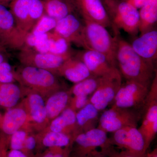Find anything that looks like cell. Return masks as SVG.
Segmentation results:
<instances>
[{"instance_id": "cell-29", "label": "cell", "mask_w": 157, "mask_h": 157, "mask_svg": "<svg viewBox=\"0 0 157 157\" xmlns=\"http://www.w3.org/2000/svg\"><path fill=\"white\" fill-rule=\"evenodd\" d=\"M100 81V77L91 76L75 83L70 91L73 96L83 95L89 97L95 91Z\"/></svg>"}, {"instance_id": "cell-18", "label": "cell", "mask_w": 157, "mask_h": 157, "mask_svg": "<svg viewBox=\"0 0 157 157\" xmlns=\"http://www.w3.org/2000/svg\"><path fill=\"white\" fill-rule=\"evenodd\" d=\"M131 45L140 57L154 66L157 54L156 30L152 29L141 34L133 41Z\"/></svg>"}, {"instance_id": "cell-36", "label": "cell", "mask_w": 157, "mask_h": 157, "mask_svg": "<svg viewBox=\"0 0 157 157\" xmlns=\"http://www.w3.org/2000/svg\"><path fill=\"white\" fill-rule=\"evenodd\" d=\"M6 157H29L25 153L20 150H10L7 151Z\"/></svg>"}, {"instance_id": "cell-37", "label": "cell", "mask_w": 157, "mask_h": 157, "mask_svg": "<svg viewBox=\"0 0 157 157\" xmlns=\"http://www.w3.org/2000/svg\"><path fill=\"white\" fill-rule=\"evenodd\" d=\"M5 137L0 138V157H6L7 155V145Z\"/></svg>"}, {"instance_id": "cell-46", "label": "cell", "mask_w": 157, "mask_h": 157, "mask_svg": "<svg viewBox=\"0 0 157 157\" xmlns=\"http://www.w3.org/2000/svg\"><path fill=\"white\" fill-rule=\"evenodd\" d=\"M104 1V2H106V1H107V0H102V1Z\"/></svg>"}, {"instance_id": "cell-11", "label": "cell", "mask_w": 157, "mask_h": 157, "mask_svg": "<svg viewBox=\"0 0 157 157\" xmlns=\"http://www.w3.org/2000/svg\"><path fill=\"white\" fill-rule=\"evenodd\" d=\"M72 144L75 145V157L85 156L97 151L103 152L111 145L107 133L98 128L76 135Z\"/></svg>"}, {"instance_id": "cell-31", "label": "cell", "mask_w": 157, "mask_h": 157, "mask_svg": "<svg viewBox=\"0 0 157 157\" xmlns=\"http://www.w3.org/2000/svg\"><path fill=\"white\" fill-rule=\"evenodd\" d=\"M28 135L25 131L21 129L10 135L9 142L10 150H22L24 144Z\"/></svg>"}, {"instance_id": "cell-14", "label": "cell", "mask_w": 157, "mask_h": 157, "mask_svg": "<svg viewBox=\"0 0 157 157\" xmlns=\"http://www.w3.org/2000/svg\"><path fill=\"white\" fill-rule=\"evenodd\" d=\"M70 44L53 31L39 36L28 35L24 46L42 53L62 55L70 52Z\"/></svg>"}, {"instance_id": "cell-41", "label": "cell", "mask_w": 157, "mask_h": 157, "mask_svg": "<svg viewBox=\"0 0 157 157\" xmlns=\"http://www.w3.org/2000/svg\"><path fill=\"white\" fill-rule=\"evenodd\" d=\"M8 58H7V52L0 51V63L3 62L7 61Z\"/></svg>"}, {"instance_id": "cell-33", "label": "cell", "mask_w": 157, "mask_h": 157, "mask_svg": "<svg viewBox=\"0 0 157 157\" xmlns=\"http://www.w3.org/2000/svg\"><path fill=\"white\" fill-rule=\"evenodd\" d=\"M38 141L36 137L33 135H28L24 144L21 151L29 157L33 156V151L36 149Z\"/></svg>"}, {"instance_id": "cell-10", "label": "cell", "mask_w": 157, "mask_h": 157, "mask_svg": "<svg viewBox=\"0 0 157 157\" xmlns=\"http://www.w3.org/2000/svg\"><path fill=\"white\" fill-rule=\"evenodd\" d=\"M72 56L70 52L62 55L42 53L23 46L17 55L21 63L25 66L35 67L56 73L59 68L68 59Z\"/></svg>"}, {"instance_id": "cell-9", "label": "cell", "mask_w": 157, "mask_h": 157, "mask_svg": "<svg viewBox=\"0 0 157 157\" xmlns=\"http://www.w3.org/2000/svg\"><path fill=\"white\" fill-rule=\"evenodd\" d=\"M121 74L117 68L100 77L95 91L90 96V102L99 110L103 111L113 102L122 83Z\"/></svg>"}, {"instance_id": "cell-21", "label": "cell", "mask_w": 157, "mask_h": 157, "mask_svg": "<svg viewBox=\"0 0 157 157\" xmlns=\"http://www.w3.org/2000/svg\"><path fill=\"white\" fill-rule=\"evenodd\" d=\"M99 112L90 102L77 111L76 130L73 138L78 134L97 128L100 117Z\"/></svg>"}, {"instance_id": "cell-35", "label": "cell", "mask_w": 157, "mask_h": 157, "mask_svg": "<svg viewBox=\"0 0 157 157\" xmlns=\"http://www.w3.org/2000/svg\"><path fill=\"white\" fill-rule=\"evenodd\" d=\"M16 81L14 75V71L3 73L0 75V83H14Z\"/></svg>"}, {"instance_id": "cell-34", "label": "cell", "mask_w": 157, "mask_h": 157, "mask_svg": "<svg viewBox=\"0 0 157 157\" xmlns=\"http://www.w3.org/2000/svg\"><path fill=\"white\" fill-rule=\"evenodd\" d=\"M71 146L66 148H49V150L40 157H69Z\"/></svg>"}, {"instance_id": "cell-17", "label": "cell", "mask_w": 157, "mask_h": 157, "mask_svg": "<svg viewBox=\"0 0 157 157\" xmlns=\"http://www.w3.org/2000/svg\"><path fill=\"white\" fill-rule=\"evenodd\" d=\"M77 58L84 63L93 76H104L117 68L109 63L105 56L96 51L86 49Z\"/></svg>"}, {"instance_id": "cell-16", "label": "cell", "mask_w": 157, "mask_h": 157, "mask_svg": "<svg viewBox=\"0 0 157 157\" xmlns=\"http://www.w3.org/2000/svg\"><path fill=\"white\" fill-rule=\"evenodd\" d=\"M84 20L97 23L107 28L112 22L102 0H75Z\"/></svg>"}, {"instance_id": "cell-30", "label": "cell", "mask_w": 157, "mask_h": 157, "mask_svg": "<svg viewBox=\"0 0 157 157\" xmlns=\"http://www.w3.org/2000/svg\"><path fill=\"white\" fill-rule=\"evenodd\" d=\"M57 21L56 20L44 14L28 35L37 37L45 35L54 29Z\"/></svg>"}, {"instance_id": "cell-40", "label": "cell", "mask_w": 157, "mask_h": 157, "mask_svg": "<svg viewBox=\"0 0 157 157\" xmlns=\"http://www.w3.org/2000/svg\"><path fill=\"white\" fill-rule=\"evenodd\" d=\"M103 152L107 157H119L117 154L115 149L111 145L106 147Z\"/></svg>"}, {"instance_id": "cell-5", "label": "cell", "mask_w": 157, "mask_h": 157, "mask_svg": "<svg viewBox=\"0 0 157 157\" xmlns=\"http://www.w3.org/2000/svg\"><path fill=\"white\" fill-rule=\"evenodd\" d=\"M105 5L110 13L112 25L117 29L123 30L131 35L139 32V14L138 9L125 1L118 2L109 0Z\"/></svg>"}, {"instance_id": "cell-7", "label": "cell", "mask_w": 157, "mask_h": 157, "mask_svg": "<svg viewBox=\"0 0 157 157\" xmlns=\"http://www.w3.org/2000/svg\"><path fill=\"white\" fill-rule=\"evenodd\" d=\"M142 123L138 129L141 133L147 151L155 139L157 133V77L151 82L149 91L143 108Z\"/></svg>"}, {"instance_id": "cell-8", "label": "cell", "mask_w": 157, "mask_h": 157, "mask_svg": "<svg viewBox=\"0 0 157 157\" xmlns=\"http://www.w3.org/2000/svg\"><path fill=\"white\" fill-rule=\"evenodd\" d=\"M140 114L134 109L121 108L112 105L99 117L97 128L106 133H114L128 126L137 127Z\"/></svg>"}, {"instance_id": "cell-27", "label": "cell", "mask_w": 157, "mask_h": 157, "mask_svg": "<svg viewBox=\"0 0 157 157\" xmlns=\"http://www.w3.org/2000/svg\"><path fill=\"white\" fill-rule=\"evenodd\" d=\"M45 14L58 21L72 13L73 8L67 0H42Z\"/></svg>"}, {"instance_id": "cell-47", "label": "cell", "mask_w": 157, "mask_h": 157, "mask_svg": "<svg viewBox=\"0 0 157 157\" xmlns=\"http://www.w3.org/2000/svg\"></svg>"}, {"instance_id": "cell-32", "label": "cell", "mask_w": 157, "mask_h": 157, "mask_svg": "<svg viewBox=\"0 0 157 157\" xmlns=\"http://www.w3.org/2000/svg\"><path fill=\"white\" fill-rule=\"evenodd\" d=\"M90 98V97L86 96H74L70 98L68 107L76 112L89 103Z\"/></svg>"}, {"instance_id": "cell-45", "label": "cell", "mask_w": 157, "mask_h": 157, "mask_svg": "<svg viewBox=\"0 0 157 157\" xmlns=\"http://www.w3.org/2000/svg\"><path fill=\"white\" fill-rule=\"evenodd\" d=\"M2 115H1V113H0V121H1V118H2Z\"/></svg>"}, {"instance_id": "cell-38", "label": "cell", "mask_w": 157, "mask_h": 157, "mask_svg": "<svg viewBox=\"0 0 157 157\" xmlns=\"http://www.w3.org/2000/svg\"><path fill=\"white\" fill-rule=\"evenodd\" d=\"M11 71H13L12 66L8 61L3 62L0 63V75Z\"/></svg>"}, {"instance_id": "cell-12", "label": "cell", "mask_w": 157, "mask_h": 157, "mask_svg": "<svg viewBox=\"0 0 157 157\" xmlns=\"http://www.w3.org/2000/svg\"><path fill=\"white\" fill-rule=\"evenodd\" d=\"M112 146H116L136 157H144L146 151L145 144L137 127L128 126L113 133L109 138Z\"/></svg>"}, {"instance_id": "cell-25", "label": "cell", "mask_w": 157, "mask_h": 157, "mask_svg": "<svg viewBox=\"0 0 157 157\" xmlns=\"http://www.w3.org/2000/svg\"><path fill=\"white\" fill-rule=\"evenodd\" d=\"M139 11V32L141 34L153 29L157 21V0H148Z\"/></svg>"}, {"instance_id": "cell-15", "label": "cell", "mask_w": 157, "mask_h": 157, "mask_svg": "<svg viewBox=\"0 0 157 157\" xmlns=\"http://www.w3.org/2000/svg\"><path fill=\"white\" fill-rule=\"evenodd\" d=\"M83 28L84 25L82 24L78 17L71 13L57 21L53 31L69 43L85 48Z\"/></svg>"}, {"instance_id": "cell-26", "label": "cell", "mask_w": 157, "mask_h": 157, "mask_svg": "<svg viewBox=\"0 0 157 157\" xmlns=\"http://www.w3.org/2000/svg\"><path fill=\"white\" fill-rule=\"evenodd\" d=\"M22 93V89L15 83H0V107L9 109L14 107Z\"/></svg>"}, {"instance_id": "cell-6", "label": "cell", "mask_w": 157, "mask_h": 157, "mask_svg": "<svg viewBox=\"0 0 157 157\" xmlns=\"http://www.w3.org/2000/svg\"><path fill=\"white\" fill-rule=\"evenodd\" d=\"M151 83L126 80L122 83L113 105L121 108L137 110L143 108Z\"/></svg>"}, {"instance_id": "cell-39", "label": "cell", "mask_w": 157, "mask_h": 157, "mask_svg": "<svg viewBox=\"0 0 157 157\" xmlns=\"http://www.w3.org/2000/svg\"><path fill=\"white\" fill-rule=\"evenodd\" d=\"M148 0H124L127 2L132 5L136 9H140Z\"/></svg>"}, {"instance_id": "cell-2", "label": "cell", "mask_w": 157, "mask_h": 157, "mask_svg": "<svg viewBox=\"0 0 157 157\" xmlns=\"http://www.w3.org/2000/svg\"><path fill=\"white\" fill-rule=\"evenodd\" d=\"M84 21L85 48L103 54L113 66L117 67L116 58L117 47L116 36L112 37L106 28L101 25Z\"/></svg>"}, {"instance_id": "cell-4", "label": "cell", "mask_w": 157, "mask_h": 157, "mask_svg": "<svg viewBox=\"0 0 157 157\" xmlns=\"http://www.w3.org/2000/svg\"><path fill=\"white\" fill-rule=\"evenodd\" d=\"M10 10L17 29L26 36L45 14L42 0H13Z\"/></svg>"}, {"instance_id": "cell-43", "label": "cell", "mask_w": 157, "mask_h": 157, "mask_svg": "<svg viewBox=\"0 0 157 157\" xmlns=\"http://www.w3.org/2000/svg\"><path fill=\"white\" fill-rule=\"evenodd\" d=\"M0 51H2L4 52H7L6 47L3 45L2 42H1V40H0Z\"/></svg>"}, {"instance_id": "cell-22", "label": "cell", "mask_w": 157, "mask_h": 157, "mask_svg": "<svg viewBox=\"0 0 157 157\" xmlns=\"http://www.w3.org/2000/svg\"><path fill=\"white\" fill-rule=\"evenodd\" d=\"M71 95L70 91L61 90L49 95L45 102L47 120H52L68 107Z\"/></svg>"}, {"instance_id": "cell-19", "label": "cell", "mask_w": 157, "mask_h": 157, "mask_svg": "<svg viewBox=\"0 0 157 157\" xmlns=\"http://www.w3.org/2000/svg\"><path fill=\"white\" fill-rule=\"evenodd\" d=\"M56 73L75 84L93 76L84 63L73 56L63 63Z\"/></svg>"}, {"instance_id": "cell-44", "label": "cell", "mask_w": 157, "mask_h": 157, "mask_svg": "<svg viewBox=\"0 0 157 157\" xmlns=\"http://www.w3.org/2000/svg\"><path fill=\"white\" fill-rule=\"evenodd\" d=\"M13 0H0V3L2 2H11Z\"/></svg>"}, {"instance_id": "cell-20", "label": "cell", "mask_w": 157, "mask_h": 157, "mask_svg": "<svg viewBox=\"0 0 157 157\" xmlns=\"http://www.w3.org/2000/svg\"><path fill=\"white\" fill-rule=\"evenodd\" d=\"M28 113L22 107H12L2 116L0 129L6 135H11L21 128L27 121Z\"/></svg>"}, {"instance_id": "cell-3", "label": "cell", "mask_w": 157, "mask_h": 157, "mask_svg": "<svg viewBox=\"0 0 157 157\" xmlns=\"http://www.w3.org/2000/svg\"><path fill=\"white\" fill-rule=\"evenodd\" d=\"M14 73L16 81L26 86L28 89L36 92L43 96H49L61 90L54 73L48 70L23 66Z\"/></svg>"}, {"instance_id": "cell-24", "label": "cell", "mask_w": 157, "mask_h": 157, "mask_svg": "<svg viewBox=\"0 0 157 157\" xmlns=\"http://www.w3.org/2000/svg\"><path fill=\"white\" fill-rule=\"evenodd\" d=\"M29 90L30 91L28 96L27 101L30 117L35 123L43 124L47 120L43 96L36 92Z\"/></svg>"}, {"instance_id": "cell-13", "label": "cell", "mask_w": 157, "mask_h": 157, "mask_svg": "<svg viewBox=\"0 0 157 157\" xmlns=\"http://www.w3.org/2000/svg\"><path fill=\"white\" fill-rule=\"evenodd\" d=\"M26 37L17 29L10 10L0 3V40L3 45L6 48L20 49Z\"/></svg>"}, {"instance_id": "cell-42", "label": "cell", "mask_w": 157, "mask_h": 157, "mask_svg": "<svg viewBox=\"0 0 157 157\" xmlns=\"http://www.w3.org/2000/svg\"><path fill=\"white\" fill-rule=\"evenodd\" d=\"M144 157H157V148L154 149L151 152L145 154Z\"/></svg>"}, {"instance_id": "cell-1", "label": "cell", "mask_w": 157, "mask_h": 157, "mask_svg": "<svg viewBox=\"0 0 157 157\" xmlns=\"http://www.w3.org/2000/svg\"><path fill=\"white\" fill-rule=\"evenodd\" d=\"M116 36L117 64L122 76L126 80L151 83L153 79L154 66L140 57L128 42Z\"/></svg>"}, {"instance_id": "cell-28", "label": "cell", "mask_w": 157, "mask_h": 157, "mask_svg": "<svg viewBox=\"0 0 157 157\" xmlns=\"http://www.w3.org/2000/svg\"><path fill=\"white\" fill-rule=\"evenodd\" d=\"M73 139L70 135L49 131L43 136L41 140L42 146L47 148H66L72 146Z\"/></svg>"}, {"instance_id": "cell-23", "label": "cell", "mask_w": 157, "mask_h": 157, "mask_svg": "<svg viewBox=\"0 0 157 157\" xmlns=\"http://www.w3.org/2000/svg\"><path fill=\"white\" fill-rule=\"evenodd\" d=\"M76 112L67 107L60 115L51 121L49 131L70 135L73 139L76 130Z\"/></svg>"}]
</instances>
